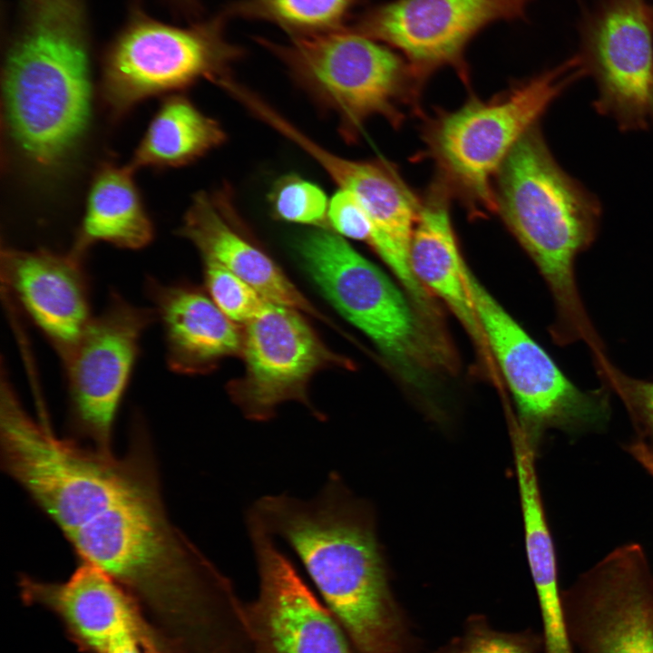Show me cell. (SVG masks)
<instances>
[{"label": "cell", "mask_w": 653, "mask_h": 653, "mask_svg": "<svg viewBox=\"0 0 653 653\" xmlns=\"http://www.w3.org/2000/svg\"><path fill=\"white\" fill-rule=\"evenodd\" d=\"M361 0H238L224 10L229 18L274 24L290 36L327 33L344 28Z\"/></svg>", "instance_id": "cb8c5ba5"}, {"label": "cell", "mask_w": 653, "mask_h": 653, "mask_svg": "<svg viewBox=\"0 0 653 653\" xmlns=\"http://www.w3.org/2000/svg\"><path fill=\"white\" fill-rule=\"evenodd\" d=\"M643 468L653 478V455H649L645 459Z\"/></svg>", "instance_id": "d6a6232c"}, {"label": "cell", "mask_w": 653, "mask_h": 653, "mask_svg": "<svg viewBox=\"0 0 653 653\" xmlns=\"http://www.w3.org/2000/svg\"><path fill=\"white\" fill-rule=\"evenodd\" d=\"M446 187L438 185L422 203L410 246L416 279L440 297L486 360L489 351L464 278L465 262L451 223Z\"/></svg>", "instance_id": "44dd1931"}, {"label": "cell", "mask_w": 653, "mask_h": 653, "mask_svg": "<svg viewBox=\"0 0 653 653\" xmlns=\"http://www.w3.org/2000/svg\"><path fill=\"white\" fill-rule=\"evenodd\" d=\"M171 12L179 18L190 22L202 18L201 0H163Z\"/></svg>", "instance_id": "f546056e"}, {"label": "cell", "mask_w": 653, "mask_h": 653, "mask_svg": "<svg viewBox=\"0 0 653 653\" xmlns=\"http://www.w3.org/2000/svg\"><path fill=\"white\" fill-rule=\"evenodd\" d=\"M297 249L328 302L407 381L421 378L430 349L419 318L396 285L337 233L312 230L299 240Z\"/></svg>", "instance_id": "ba28073f"}, {"label": "cell", "mask_w": 653, "mask_h": 653, "mask_svg": "<svg viewBox=\"0 0 653 653\" xmlns=\"http://www.w3.org/2000/svg\"><path fill=\"white\" fill-rule=\"evenodd\" d=\"M248 529L259 577L258 595L247 604L256 653H352L340 624L273 536L253 521Z\"/></svg>", "instance_id": "2e32d148"}, {"label": "cell", "mask_w": 653, "mask_h": 653, "mask_svg": "<svg viewBox=\"0 0 653 653\" xmlns=\"http://www.w3.org/2000/svg\"><path fill=\"white\" fill-rule=\"evenodd\" d=\"M562 598L576 653H653V571L640 544L609 552Z\"/></svg>", "instance_id": "30bf717a"}, {"label": "cell", "mask_w": 653, "mask_h": 653, "mask_svg": "<svg viewBox=\"0 0 653 653\" xmlns=\"http://www.w3.org/2000/svg\"><path fill=\"white\" fill-rule=\"evenodd\" d=\"M327 220L343 238L369 244L372 224L362 203L350 191L339 189L329 200Z\"/></svg>", "instance_id": "f1b7e54d"}, {"label": "cell", "mask_w": 653, "mask_h": 653, "mask_svg": "<svg viewBox=\"0 0 653 653\" xmlns=\"http://www.w3.org/2000/svg\"><path fill=\"white\" fill-rule=\"evenodd\" d=\"M1 278L64 364L93 318L83 258L8 248L1 253Z\"/></svg>", "instance_id": "e0dca14e"}, {"label": "cell", "mask_w": 653, "mask_h": 653, "mask_svg": "<svg viewBox=\"0 0 653 653\" xmlns=\"http://www.w3.org/2000/svg\"><path fill=\"white\" fill-rule=\"evenodd\" d=\"M497 179V210L555 299L558 339L589 336L574 262L596 237L599 200L559 165L537 124L512 150Z\"/></svg>", "instance_id": "277c9868"}, {"label": "cell", "mask_w": 653, "mask_h": 653, "mask_svg": "<svg viewBox=\"0 0 653 653\" xmlns=\"http://www.w3.org/2000/svg\"><path fill=\"white\" fill-rule=\"evenodd\" d=\"M91 36L90 15L60 0L27 8L7 34L2 71L7 129L41 169L63 162L89 124Z\"/></svg>", "instance_id": "3957f363"}, {"label": "cell", "mask_w": 653, "mask_h": 653, "mask_svg": "<svg viewBox=\"0 0 653 653\" xmlns=\"http://www.w3.org/2000/svg\"><path fill=\"white\" fill-rule=\"evenodd\" d=\"M226 133L186 97L167 98L152 118L129 166L176 167L188 164L222 144Z\"/></svg>", "instance_id": "603a6c76"}, {"label": "cell", "mask_w": 653, "mask_h": 653, "mask_svg": "<svg viewBox=\"0 0 653 653\" xmlns=\"http://www.w3.org/2000/svg\"><path fill=\"white\" fill-rule=\"evenodd\" d=\"M129 165L102 166L94 177L86 209L71 252L83 258L94 243L104 241L139 249L152 239V224L144 210Z\"/></svg>", "instance_id": "7402d4cb"}, {"label": "cell", "mask_w": 653, "mask_h": 653, "mask_svg": "<svg viewBox=\"0 0 653 653\" xmlns=\"http://www.w3.org/2000/svg\"><path fill=\"white\" fill-rule=\"evenodd\" d=\"M269 202L275 216L288 222L322 226L329 201L315 183L297 175H286L274 184Z\"/></svg>", "instance_id": "484cf974"}, {"label": "cell", "mask_w": 653, "mask_h": 653, "mask_svg": "<svg viewBox=\"0 0 653 653\" xmlns=\"http://www.w3.org/2000/svg\"><path fill=\"white\" fill-rule=\"evenodd\" d=\"M652 17H653V6H652Z\"/></svg>", "instance_id": "836d02e7"}, {"label": "cell", "mask_w": 653, "mask_h": 653, "mask_svg": "<svg viewBox=\"0 0 653 653\" xmlns=\"http://www.w3.org/2000/svg\"><path fill=\"white\" fill-rule=\"evenodd\" d=\"M292 80L338 120L346 141H356L365 122L382 116L393 125L423 81L388 45L350 26L278 43L257 37Z\"/></svg>", "instance_id": "8992f818"}, {"label": "cell", "mask_w": 653, "mask_h": 653, "mask_svg": "<svg viewBox=\"0 0 653 653\" xmlns=\"http://www.w3.org/2000/svg\"><path fill=\"white\" fill-rule=\"evenodd\" d=\"M141 645L144 653H163L145 630L141 635Z\"/></svg>", "instance_id": "1f68e13d"}, {"label": "cell", "mask_w": 653, "mask_h": 653, "mask_svg": "<svg viewBox=\"0 0 653 653\" xmlns=\"http://www.w3.org/2000/svg\"><path fill=\"white\" fill-rule=\"evenodd\" d=\"M146 292L161 322L169 367L203 374L227 356L241 355L243 331L200 289L152 278Z\"/></svg>", "instance_id": "ffe728a7"}, {"label": "cell", "mask_w": 653, "mask_h": 653, "mask_svg": "<svg viewBox=\"0 0 653 653\" xmlns=\"http://www.w3.org/2000/svg\"><path fill=\"white\" fill-rule=\"evenodd\" d=\"M594 109L623 132L653 127V17L646 0H600L580 24Z\"/></svg>", "instance_id": "8fae6325"}, {"label": "cell", "mask_w": 653, "mask_h": 653, "mask_svg": "<svg viewBox=\"0 0 653 653\" xmlns=\"http://www.w3.org/2000/svg\"><path fill=\"white\" fill-rule=\"evenodd\" d=\"M586 75L578 54L491 100H471L440 115L426 138L443 185L472 211L497 210L492 180L508 155L552 102Z\"/></svg>", "instance_id": "5b68a950"}, {"label": "cell", "mask_w": 653, "mask_h": 653, "mask_svg": "<svg viewBox=\"0 0 653 653\" xmlns=\"http://www.w3.org/2000/svg\"><path fill=\"white\" fill-rule=\"evenodd\" d=\"M532 0H392L370 7L350 26L401 52L422 80L452 66L466 77L464 52L498 21L522 19Z\"/></svg>", "instance_id": "5bb4252c"}, {"label": "cell", "mask_w": 653, "mask_h": 653, "mask_svg": "<svg viewBox=\"0 0 653 653\" xmlns=\"http://www.w3.org/2000/svg\"><path fill=\"white\" fill-rule=\"evenodd\" d=\"M464 278L490 353L515 401L519 427L535 444L548 429L601 430L609 419L602 392L573 385L546 351L503 309L465 264Z\"/></svg>", "instance_id": "9c48e42d"}, {"label": "cell", "mask_w": 653, "mask_h": 653, "mask_svg": "<svg viewBox=\"0 0 653 653\" xmlns=\"http://www.w3.org/2000/svg\"><path fill=\"white\" fill-rule=\"evenodd\" d=\"M18 585L24 602L54 612L73 640L91 653H106L116 638L142 625L128 593L102 570L86 562L80 561L63 582L21 575Z\"/></svg>", "instance_id": "d6986e66"}, {"label": "cell", "mask_w": 653, "mask_h": 653, "mask_svg": "<svg viewBox=\"0 0 653 653\" xmlns=\"http://www.w3.org/2000/svg\"><path fill=\"white\" fill-rule=\"evenodd\" d=\"M274 130L311 156L339 186L352 192L364 206L372 224L369 245L394 272L419 313L432 316L430 293L414 277L410 246L422 203L383 161L350 160L329 151L286 117Z\"/></svg>", "instance_id": "9a60e30c"}, {"label": "cell", "mask_w": 653, "mask_h": 653, "mask_svg": "<svg viewBox=\"0 0 653 653\" xmlns=\"http://www.w3.org/2000/svg\"><path fill=\"white\" fill-rule=\"evenodd\" d=\"M156 317L153 308L132 305L113 292L64 363L71 430L102 453H112L113 424L141 337Z\"/></svg>", "instance_id": "7c38bea8"}, {"label": "cell", "mask_w": 653, "mask_h": 653, "mask_svg": "<svg viewBox=\"0 0 653 653\" xmlns=\"http://www.w3.org/2000/svg\"><path fill=\"white\" fill-rule=\"evenodd\" d=\"M229 19L223 8L187 25L171 24L150 15L142 0H131L102 54V93L110 109L122 114L150 96L230 73L244 50L228 39Z\"/></svg>", "instance_id": "52a82bcc"}, {"label": "cell", "mask_w": 653, "mask_h": 653, "mask_svg": "<svg viewBox=\"0 0 653 653\" xmlns=\"http://www.w3.org/2000/svg\"><path fill=\"white\" fill-rule=\"evenodd\" d=\"M143 628L130 631L116 638L106 653H144L141 645Z\"/></svg>", "instance_id": "4dcf8cb0"}, {"label": "cell", "mask_w": 653, "mask_h": 653, "mask_svg": "<svg viewBox=\"0 0 653 653\" xmlns=\"http://www.w3.org/2000/svg\"><path fill=\"white\" fill-rule=\"evenodd\" d=\"M638 430V438L653 453V383L630 378L607 367Z\"/></svg>", "instance_id": "83f0119b"}, {"label": "cell", "mask_w": 653, "mask_h": 653, "mask_svg": "<svg viewBox=\"0 0 653 653\" xmlns=\"http://www.w3.org/2000/svg\"><path fill=\"white\" fill-rule=\"evenodd\" d=\"M241 356L244 374L227 389L245 416L267 421L287 401L307 407V385L319 370L349 368V361L330 350L297 309L269 302L245 325Z\"/></svg>", "instance_id": "4fadbf2b"}, {"label": "cell", "mask_w": 653, "mask_h": 653, "mask_svg": "<svg viewBox=\"0 0 653 653\" xmlns=\"http://www.w3.org/2000/svg\"><path fill=\"white\" fill-rule=\"evenodd\" d=\"M204 277L210 298L235 323L246 325L269 303L253 287L217 263L204 261Z\"/></svg>", "instance_id": "4316f807"}, {"label": "cell", "mask_w": 653, "mask_h": 653, "mask_svg": "<svg viewBox=\"0 0 653 653\" xmlns=\"http://www.w3.org/2000/svg\"><path fill=\"white\" fill-rule=\"evenodd\" d=\"M541 634L528 629L502 631L482 615L469 617L462 632L441 647L436 653H539Z\"/></svg>", "instance_id": "d4e9b609"}, {"label": "cell", "mask_w": 653, "mask_h": 653, "mask_svg": "<svg viewBox=\"0 0 653 653\" xmlns=\"http://www.w3.org/2000/svg\"><path fill=\"white\" fill-rule=\"evenodd\" d=\"M225 190L198 193L180 233L203 261L220 265L253 287L268 301L306 313L333 326L297 288L278 265L239 229L236 210Z\"/></svg>", "instance_id": "ac0fdd59"}, {"label": "cell", "mask_w": 653, "mask_h": 653, "mask_svg": "<svg viewBox=\"0 0 653 653\" xmlns=\"http://www.w3.org/2000/svg\"><path fill=\"white\" fill-rule=\"evenodd\" d=\"M248 517L297 554L356 653H414L411 626L395 601L369 509L333 473L311 501H257Z\"/></svg>", "instance_id": "7a4b0ae2"}, {"label": "cell", "mask_w": 653, "mask_h": 653, "mask_svg": "<svg viewBox=\"0 0 653 653\" xmlns=\"http://www.w3.org/2000/svg\"><path fill=\"white\" fill-rule=\"evenodd\" d=\"M0 459L80 561L128 593L163 652L209 653L235 628L242 603L230 580L171 521L140 420L121 457L33 421L10 434Z\"/></svg>", "instance_id": "6da1fadb"}]
</instances>
